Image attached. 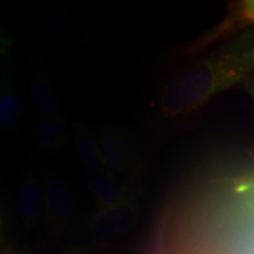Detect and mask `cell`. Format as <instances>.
Wrapping results in <instances>:
<instances>
[{
  "mask_svg": "<svg viewBox=\"0 0 254 254\" xmlns=\"http://www.w3.org/2000/svg\"><path fill=\"white\" fill-rule=\"evenodd\" d=\"M244 52L245 50L233 47L227 52L190 64L176 73L159 94V116L172 122L185 119L215 94L250 78L241 60Z\"/></svg>",
  "mask_w": 254,
  "mask_h": 254,
  "instance_id": "6da1fadb",
  "label": "cell"
},
{
  "mask_svg": "<svg viewBox=\"0 0 254 254\" xmlns=\"http://www.w3.org/2000/svg\"><path fill=\"white\" fill-rule=\"evenodd\" d=\"M97 140L107 166L114 177H127L140 166L136 148L127 133L117 127H101L98 129Z\"/></svg>",
  "mask_w": 254,
  "mask_h": 254,
  "instance_id": "7a4b0ae2",
  "label": "cell"
},
{
  "mask_svg": "<svg viewBox=\"0 0 254 254\" xmlns=\"http://www.w3.org/2000/svg\"><path fill=\"white\" fill-rule=\"evenodd\" d=\"M43 209L51 233L58 234L67 227L74 212V199L62 178L51 177L46 182Z\"/></svg>",
  "mask_w": 254,
  "mask_h": 254,
  "instance_id": "3957f363",
  "label": "cell"
},
{
  "mask_svg": "<svg viewBox=\"0 0 254 254\" xmlns=\"http://www.w3.org/2000/svg\"><path fill=\"white\" fill-rule=\"evenodd\" d=\"M138 214L136 196L113 207L98 209L90 224L91 234L98 239H111L125 233Z\"/></svg>",
  "mask_w": 254,
  "mask_h": 254,
  "instance_id": "277c9868",
  "label": "cell"
},
{
  "mask_svg": "<svg viewBox=\"0 0 254 254\" xmlns=\"http://www.w3.org/2000/svg\"><path fill=\"white\" fill-rule=\"evenodd\" d=\"M41 207H44V193L33 168L23 177L15 198V211L21 225L30 230L36 224Z\"/></svg>",
  "mask_w": 254,
  "mask_h": 254,
  "instance_id": "5b68a950",
  "label": "cell"
},
{
  "mask_svg": "<svg viewBox=\"0 0 254 254\" xmlns=\"http://www.w3.org/2000/svg\"><path fill=\"white\" fill-rule=\"evenodd\" d=\"M72 132L75 150L82 166L91 172L92 176L114 177L105 161L97 140L91 135L84 123L75 122L73 124Z\"/></svg>",
  "mask_w": 254,
  "mask_h": 254,
  "instance_id": "8992f818",
  "label": "cell"
},
{
  "mask_svg": "<svg viewBox=\"0 0 254 254\" xmlns=\"http://www.w3.org/2000/svg\"><path fill=\"white\" fill-rule=\"evenodd\" d=\"M67 132V120L60 111L47 118L39 119L34 132L37 150L45 154L58 153L66 145Z\"/></svg>",
  "mask_w": 254,
  "mask_h": 254,
  "instance_id": "52a82bcc",
  "label": "cell"
},
{
  "mask_svg": "<svg viewBox=\"0 0 254 254\" xmlns=\"http://www.w3.org/2000/svg\"><path fill=\"white\" fill-rule=\"evenodd\" d=\"M88 187L98 209L113 207L136 196L128 186L119 183L116 177L92 176Z\"/></svg>",
  "mask_w": 254,
  "mask_h": 254,
  "instance_id": "ba28073f",
  "label": "cell"
},
{
  "mask_svg": "<svg viewBox=\"0 0 254 254\" xmlns=\"http://www.w3.org/2000/svg\"><path fill=\"white\" fill-rule=\"evenodd\" d=\"M20 120V97L14 78L2 73L0 84V128L5 134H12Z\"/></svg>",
  "mask_w": 254,
  "mask_h": 254,
  "instance_id": "9c48e42d",
  "label": "cell"
},
{
  "mask_svg": "<svg viewBox=\"0 0 254 254\" xmlns=\"http://www.w3.org/2000/svg\"><path fill=\"white\" fill-rule=\"evenodd\" d=\"M31 98L39 119L58 113L57 97L52 84L41 67L33 68L31 75Z\"/></svg>",
  "mask_w": 254,
  "mask_h": 254,
  "instance_id": "30bf717a",
  "label": "cell"
},
{
  "mask_svg": "<svg viewBox=\"0 0 254 254\" xmlns=\"http://www.w3.org/2000/svg\"><path fill=\"white\" fill-rule=\"evenodd\" d=\"M238 14L243 23L247 24H253L254 23V0H245V1H241L238 5L237 8Z\"/></svg>",
  "mask_w": 254,
  "mask_h": 254,
  "instance_id": "8fae6325",
  "label": "cell"
},
{
  "mask_svg": "<svg viewBox=\"0 0 254 254\" xmlns=\"http://www.w3.org/2000/svg\"><path fill=\"white\" fill-rule=\"evenodd\" d=\"M245 88H246V91L249 92L250 95L253 98V100H254V74L251 75L250 78L246 79Z\"/></svg>",
  "mask_w": 254,
  "mask_h": 254,
  "instance_id": "7c38bea8",
  "label": "cell"
},
{
  "mask_svg": "<svg viewBox=\"0 0 254 254\" xmlns=\"http://www.w3.org/2000/svg\"><path fill=\"white\" fill-rule=\"evenodd\" d=\"M1 254H32V253H28V252H21V251H18V250L5 249V250H2Z\"/></svg>",
  "mask_w": 254,
  "mask_h": 254,
  "instance_id": "4fadbf2b",
  "label": "cell"
},
{
  "mask_svg": "<svg viewBox=\"0 0 254 254\" xmlns=\"http://www.w3.org/2000/svg\"><path fill=\"white\" fill-rule=\"evenodd\" d=\"M64 254H86L85 251H82L80 249H75V250H69L67 252H65Z\"/></svg>",
  "mask_w": 254,
  "mask_h": 254,
  "instance_id": "5bb4252c",
  "label": "cell"
}]
</instances>
